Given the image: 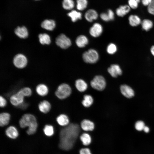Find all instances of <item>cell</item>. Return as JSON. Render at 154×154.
<instances>
[{
  "label": "cell",
  "instance_id": "obj_1",
  "mask_svg": "<svg viewBox=\"0 0 154 154\" xmlns=\"http://www.w3.org/2000/svg\"><path fill=\"white\" fill-rule=\"evenodd\" d=\"M80 131L79 126L71 123L62 129L60 133V147L64 150L70 149L73 146Z\"/></svg>",
  "mask_w": 154,
  "mask_h": 154
},
{
  "label": "cell",
  "instance_id": "obj_2",
  "mask_svg": "<svg viewBox=\"0 0 154 154\" xmlns=\"http://www.w3.org/2000/svg\"><path fill=\"white\" fill-rule=\"evenodd\" d=\"M19 124L21 128L28 127L27 133L29 135L35 133L38 127V123L36 117L33 115L30 114H24L20 119Z\"/></svg>",
  "mask_w": 154,
  "mask_h": 154
},
{
  "label": "cell",
  "instance_id": "obj_3",
  "mask_svg": "<svg viewBox=\"0 0 154 154\" xmlns=\"http://www.w3.org/2000/svg\"><path fill=\"white\" fill-rule=\"evenodd\" d=\"M71 92V88L68 84L62 83L58 86L55 92V94L58 98L62 100L68 97Z\"/></svg>",
  "mask_w": 154,
  "mask_h": 154
},
{
  "label": "cell",
  "instance_id": "obj_4",
  "mask_svg": "<svg viewBox=\"0 0 154 154\" xmlns=\"http://www.w3.org/2000/svg\"><path fill=\"white\" fill-rule=\"evenodd\" d=\"M99 55L97 51L93 49H90L84 52L82 54L84 61L86 63L94 64L99 59Z\"/></svg>",
  "mask_w": 154,
  "mask_h": 154
},
{
  "label": "cell",
  "instance_id": "obj_5",
  "mask_svg": "<svg viewBox=\"0 0 154 154\" xmlns=\"http://www.w3.org/2000/svg\"><path fill=\"white\" fill-rule=\"evenodd\" d=\"M90 85L93 88L98 90L102 91L106 87V82L102 76L97 75L91 81Z\"/></svg>",
  "mask_w": 154,
  "mask_h": 154
},
{
  "label": "cell",
  "instance_id": "obj_6",
  "mask_svg": "<svg viewBox=\"0 0 154 154\" xmlns=\"http://www.w3.org/2000/svg\"><path fill=\"white\" fill-rule=\"evenodd\" d=\"M55 42L58 46L63 49L67 48L72 44L70 39L64 34H61L57 37Z\"/></svg>",
  "mask_w": 154,
  "mask_h": 154
},
{
  "label": "cell",
  "instance_id": "obj_7",
  "mask_svg": "<svg viewBox=\"0 0 154 154\" xmlns=\"http://www.w3.org/2000/svg\"><path fill=\"white\" fill-rule=\"evenodd\" d=\"M14 65L19 68H25L27 63V60L26 56L22 54H18L15 56L13 60Z\"/></svg>",
  "mask_w": 154,
  "mask_h": 154
},
{
  "label": "cell",
  "instance_id": "obj_8",
  "mask_svg": "<svg viewBox=\"0 0 154 154\" xmlns=\"http://www.w3.org/2000/svg\"><path fill=\"white\" fill-rule=\"evenodd\" d=\"M103 31V28L102 25L98 23H95L90 28L89 33L92 37L96 38L100 36Z\"/></svg>",
  "mask_w": 154,
  "mask_h": 154
},
{
  "label": "cell",
  "instance_id": "obj_9",
  "mask_svg": "<svg viewBox=\"0 0 154 154\" xmlns=\"http://www.w3.org/2000/svg\"><path fill=\"white\" fill-rule=\"evenodd\" d=\"M24 97L18 92L11 95L10 98L11 103L15 106H18L24 102Z\"/></svg>",
  "mask_w": 154,
  "mask_h": 154
},
{
  "label": "cell",
  "instance_id": "obj_10",
  "mask_svg": "<svg viewBox=\"0 0 154 154\" xmlns=\"http://www.w3.org/2000/svg\"><path fill=\"white\" fill-rule=\"evenodd\" d=\"M108 71L112 76L116 78L122 74V70L119 66L117 64L111 65L108 69Z\"/></svg>",
  "mask_w": 154,
  "mask_h": 154
},
{
  "label": "cell",
  "instance_id": "obj_11",
  "mask_svg": "<svg viewBox=\"0 0 154 154\" xmlns=\"http://www.w3.org/2000/svg\"><path fill=\"white\" fill-rule=\"evenodd\" d=\"M120 90L121 94L127 98H131L134 95V92L133 89L129 86L126 85H121Z\"/></svg>",
  "mask_w": 154,
  "mask_h": 154
},
{
  "label": "cell",
  "instance_id": "obj_12",
  "mask_svg": "<svg viewBox=\"0 0 154 154\" xmlns=\"http://www.w3.org/2000/svg\"><path fill=\"white\" fill-rule=\"evenodd\" d=\"M14 32L17 36L21 38H26L29 35L28 30L25 26L18 27L15 30Z\"/></svg>",
  "mask_w": 154,
  "mask_h": 154
},
{
  "label": "cell",
  "instance_id": "obj_13",
  "mask_svg": "<svg viewBox=\"0 0 154 154\" xmlns=\"http://www.w3.org/2000/svg\"><path fill=\"white\" fill-rule=\"evenodd\" d=\"M84 17L87 21L91 22L98 18V14L97 11L95 10L90 9L86 12Z\"/></svg>",
  "mask_w": 154,
  "mask_h": 154
},
{
  "label": "cell",
  "instance_id": "obj_14",
  "mask_svg": "<svg viewBox=\"0 0 154 154\" xmlns=\"http://www.w3.org/2000/svg\"><path fill=\"white\" fill-rule=\"evenodd\" d=\"M38 108L40 111L46 114L50 111L51 108V105L50 102L46 100L41 102L38 104Z\"/></svg>",
  "mask_w": 154,
  "mask_h": 154
},
{
  "label": "cell",
  "instance_id": "obj_15",
  "mask_svg": "<svg viewBox=\"0 0 154 154\" xmlns=\"http://www.w3.org/2000/svg\"><path fill=\"white\" fill-rule=\"evenodd\" d=\"M131 9L128 5H121L116 9V13L118 16L123 17L129 12Z\"/></svg>",
  "mask_w": 154,
  "mask_h": 154
},
{
  "label": "cell",
  "instance_id": "obj_16",
  "mask_svg": "<svg viewBox=\"0 0 154 154\" xmlns=\"http://www.w3.org/2000/svg\"><path fill=\"white\" fill-rule=\"evenodd\" d=\"M41 27L47 30L52 31L53 30L56 26L55 21L52 20L46 19L41 23Z\"/></svg>",
  "mask_w": 154,
  "mask_h": 154
},
{
  "label": "cell",
  "instance_id": "obj_17",
  "mask_svg": "<svg viewBox=\"0 0 154 154\" xmlns=\"http://www.w3.org/2000/svg\"><path fill=\"white\" fill-rule=\"evenodd\" d=\"M81 127L84 130L86 131H92L94 128V123L88 119H84L81 123Z\"/></svg>",
  "mask_w": 154,
  "mask_h": 154
},
{
  "label": "cell",
  "instance_id": "obj_18",
  "mask_svg": "<svg viewBox=\"0 0 154 154\" xmlns=\"http://www.w3.org/2000/svg\"><path fill=\"white\" fill-rule=\"evenodd\" d=\"M75 42L79 47H84L88 43V40L85 36L81 35L78 36L76 39Z\"/></svg>",
  "mask_w": 154,
  "mask_h": 154
},
{
  "label": "cell",
  "instance_id": "obj_19",
  "mask_svg": "<svg viewBox=\"0 0 154 154\" xmlns=\"http://www.w3.org/2000/svg\"><path fill=\"white\" fill-rule=\"evenodd\" d=\"M5 133L8 137L13 139L16 138L19 135L17 129L13 126L8 127L5 130Z\"/></svg>",
  "mask_w": 154,
  "mask_h": 154
},
{
  "label": "cell",
  "instance_id": "obj_20",
  "mask_svg": "<svg viewBox=\"0 0 154 154\" xmlns=\"http://www.w3.org/2000/svg\"><path fill=\"white\" fill-rule=\"evenodd\" d=\"M36 90L38 95L42 96H46L48 92V89L47 86L43 84H38L36 87Z\"/></svg>",
  "mask_w": 154,
  "mask_h": 154
},
{
  "label": "cell",
  "instance_id": "obj_21",
  "mask_svg": "<svg viewBox=\"0 0 154 154\" xmlns=\"http://www.w3.org/2000/svg\"><path fill=\"white\" fill-rule=\"evenodd\" d=\"M10 115L8 113L2 112L0 114V126L1 127L7 125L9 122Z\"/></svg>",
  "mask_w": 154,
  "mask_h": 154
},
{
  "label": "cell",
  "instance_id": "obj_22",
  "mask_svg": "<svg viewBox=\"0 0 154 154\" xmlns=\"http://www.w3.org/2000/svg\"><path fill=\"white\" fill-rule=\"evenodd\" d=\"M75 85L77 90L81 92L85 91L88 87L87 83L84 80L81 79H78L76 80Z\"/></svg>",
  "mask_w": 154,
  "mask_h": 154
},
{
  "label": "cell",
  "instance_id": "obj_23",
  "mask_svg": "<svg viewBox=\"0 0 154 154\" xmlns=\"http://www.w3.org/2000/svg\"><path fill=\"white\" fill-rule=\"evenodd\" d=\"M130 25L132 27L137 26L141 23V21L140 17L137 15H131L128 17Z\"/></svg>",
  "mask_w": 154,
  "mask_h": 154
},
{
  "label": "cell",
  "instance_id": "obj_24",
  "mask_svg": "<svg viewBox=\"0 0 154 154\" xmlns=\"http://www.w3.org/2000/svg\"><path fill=\"white\" fill-rule=\"evenodd\" d=\"M38 37L40 43L42 45H48L51 43L50 37L49 35L46 33L40 34L38 35Z\"/></svg>",
  "mask_w": 154,
  "mask_h": 154
},
{
  "label": "cell",
  "instance_id": "obj_25",
  "mask_svg": "<svg viewBox=\"0 0 154 154\" xmlns=\"http://www.w3.org/2000/svg\"><path fill=\"white\" fill-rule=\"evenodd\" d=\"M56 120L59 125L62 126H66L69 123L68 117L64 114H61L58 116Z\"/></svg>",
  "mask_w": 154,
  "mask_h": 154
},
{
  "label": "cell",
  "instance_id": "obj_26",
  "mask_svg": "<svg viewBox=\"0 0 154 154\" xmlns=\"http://www.w3.org/2000/svg\"><path fill=\"white\" fill-rule=\"evenodd\" d=\"M68 15L70 17L72 22H75L82 19V14L80 12L75 10H72L68 13Z\"/></svg>",
  "mask_w": 154,
  "mask_h": 154
},
{
  "label": "cell",
  "instance_id": "obj_27",
  "mask_svg": "<svg viewBox=\"0 0 154 154\" xmlns=\"http://www.w3.org/2000/svg\"><path fill=\"white\" fill-rule=\"evenodd\" d=\"M143 29L146 31H148L153 27V23L150 20L147 19L143 20L141 22Z\"/></svg>",
  "mask_w": 154,
  "mask_h": 154
},
{
  "label": "cell",
  "instance_id": "obj_28",
  "mask_svg": "<svg viewBox=\"0 0 154 154\" xmlns=\"http://www.w3.org/2000/svg\"><path fill=\"white\" fill-rule=\"evenodd\" d=\"M82 102L83 105L85 107H89L93 104V99L92 97L89 95H86L84 96Z\"/></svg>",
  "mask_w": 154,
  "mask_h": 154
},
{
  "label": "cell",
  "instance_id": "obj_29",
  "mask_svg": "<svg viewBox=\"0 0 154 154\" xmlns=\"http://www.w3.org/2000/svg\"><path fill=\"white\" fill-rule=\"evenodd\" d=\"M75 3L73 0H63L62 6L63 8L66 10H70L74 8Z\"/></svg>",
  "mask_w": 154,
  "mask_h": 154
},
{
  "label": "cell",
  "instance_id": "obj_30",
  "mask_svg": "<svg viewBox=\"0 0 154 154\" xmlns=\"http://www.w3.org/2000/svg\"><path fill=\"white\" fill-rule=\"evenodd\" d=\"M80 140L83 144L85 145H89L91 142V138L88 134L85 133L82 134L80 136Z\"/></svg>",
  "mask_w": 154,
  "mask_h": 154
},
{
  "label": "cell",
  "instance_id": "obj_31",
  "mask_svg": "<svg viewBox=\"0 0 154 154\" xmlns=\"http://www.w3.org/2000/svg\"><path fill=\"white\" fill-rule=\"evenodd\" d=\"M76 7L79 11H82L87 7L88 2L87 0H76Z\"/></svg>",
  "mask_w": 154,
  "mask_h": 154
},
{
  "label": "cell",
  "instance_id": "obj_32",
  "mask_svg": "<svg viewBox=\"0 0 154 154\" xmlns=\"http://www.w3.org/2000/svg\"><path fill=\"white\" fill-rule=\"evenodd\" d=\"M43 131L45 135L46 136H51L54 133L53 127L50 125H46L44 127Z\"/></svg>",
  "mask_w": 154,
  "mask_h": 154
},
{
  "label": "cell",
  "instance_id": "obj_33",
  "mask_svg": "<svg viewBox=\"0 0 154 154\" xmlns=\"http://www.w3.org/2000/svg\"><path fill=\"white\" fill-rule=\"evenodd\" d=\"M18 92L22 94L24 97H29L32 94V90L30 88L28 87H25L20 89Z\"/></svg>",
  "mask_w": 154,
  "mask_h": 154
},
{
  "label": "cell",
  "instance_id": "obj_34",
  "mask_svg": "<svg viewBox=\"0 0 154 154\" xmlns=\"http://www.w3.org/2000/svg\"><path fill=\"white\" fill-rule=\"evenodd\" d=\"M117 50L116 46L113 43H110L107 46L106 49L107 52L110 54L115 53Z\"/></svg>",
  "mask_w": 154,
  "mask_h": 154
},
{
  "label": "cell",
  "instance_id": "obj_35",
  "mask_svg": "<svg viewBox=\"0 0 154 154\" xmlns=\"http://www.w3.org/2000/svg\"><path fill=\"white\" fill-rule=\"evenodd\" d=\"M145 126V123L143 121H138L135 124V128L137 130L140 131L143 130Z\"/></svg>",
  "mask_w": 154,
  "mask_h": 154
},
{
  "label": "cell",
  "instance_id": "obj_36",
  "mask_svg": "<svg viewBox=\"0 0 154 154\" xmlns=\"http://www.w3.org/2000/svg\"><path fill=\"white\" fill-rule=\"evenodd\" d=\"M128 5L131 8L133 9H137L138 5V3L136 0H128Z\"/></svg>",
  "mask_w": 154,
  "mask_h": 154
},
{
  "label": "cell",
  "instance_id": "obj_37",
  "mask_svg": "<svg viewBox=\"0 0 154 154\" xmlns=\"http://www.w3.org/2000/svg\"><path fill=\"white\" fill-rule=\"evenodd\" d=\"M147 11L150 14L154 15V0L147 6Z\"/></svg>",
  "mask_w": 154,
  "mask_h": 154
},
{
  "label": "cell",
  "instance_id": "obj_38",
  "mask_svg": "<svg viewBox=\"0 0 154 154\" xmlns=\"http://www.w3.org/2000/svg\"><path fill=\"white\" fill-rule=\"evenodd\" d=\"M100 17L101 19L106 22H108L110 21L107 13H103L100 15Z\"/></svg>",
  "mask_w": 154,
  "mask_h": 154
},
{
  "label": "cell",
  "instance_id": "obj_39",
  "mask_svg": "<svg viewBox=\"0 0 154 154\" xmlns=\"http://www.w3.org/2000/svg\"><path fill=\"white\" fill-rule=\"evenodd\" d=\"M7 104V102L5 98L3 96H0V106L1 108L5 107Z\"/></svg>",
  "mask_w": 154,
  "mask_h": 154
},
{
  "label": "cell",
  "instance_id": "obj_40",
  "mask_svg": "<svg viewBox=\"0 0 154 154\" xmlns=\"http://www.w3.org/2000/svg\"><path fill=\"white\" fill-rule=\"evenodd\" d=\"M107 13L109 17L110 21L113 20L114 18V12L111 9H108Z\"/></svg>",
  "mask_w": 154,
  "mask_h": 154
},
{
  "label": "cell",
  "instance_id": "obj_41",
  "mask_svg": "<svg viewBox=\"0 0 154 154\" xmlns=\"http://www.w3.org/2000/svg\"><path fill=\"white\" fill-rule=\"evenodd\" d=\"M80 154H92L90 149L88 148L81 149L80 151Z\"/></svg>",
  "mask_w": 154,
  "mask_h": 154
},
{
  "label": "cell",
  "instance_id": "obj_42",
  "mask_svg": "<svg viewBox=\"0 0 154 154\" xmlns=\"http://www.w3.org/2000/svg\"><path fill=\"white\" fill-rule=\"evenodd\" d=\"M152 0H141L143 5L145 6H148L151 3Z\"/></svg>",
  "mask_w": 154,
  "mask_h": 154
},
{
  "label": "cell",
  "instance_id": "obj_43",
  "mask_svg": "<svg viewBox=\"0 0 154 154\" xmlns=\"http://www.w3.org/2000/svg\"><path fill=\"white\" fill-rule=\"evenodd\" d=\"M27 106V104L24 103V102L17 107H19L21 109H24L26 108Z\"/></svg>",
  "mask_w": 154,
  "mask_h": 154
},
{
  "label": "cell",
  "instance_id": "obj_44",
  "mask_svg": "<svg viewBox=\"0 0 154 154\" xmlns=\"http://www.w3.org/2000/svg\"><path fill=\"white\" fill-rule=\"evenodd\" d=\"M143 130L145 132L147 133L149 132V129L147 126H145Z\"/></svg>",
  "mask_w": 154,
  "mask_h": 154
},
{
  "label": "cell",
  "instance_id": "obj_45",
  "mask_svg": "<svg viewBox=\"0 0 154 154\" xmlns=\"http://www.w3.org/2000/svg\"><path fill=\"white\" fill-rule=\"evenodd\" d=\"M150 51L151 54L154 56V45L151 46V48Z\"/></svg>",
  "mask_w": 154,
  "mask_h": 154
},
{
  "label": "cell",
  "instance_id": "obj_46",
  "mask_svg": "<svg viewBox=\"0 0 154 154\" xmlns=\"http://www.w3.org/2000/svg\"><path fill=\"white\" fill-rule=\"evenodd\" d=\"M136 1L138 3H139L141 1V0H136Z\"/></svg>",
  "mask_w": 154,
  "mask_h": 154
},
{
  "label": "cell",
  "instance_id": "obj_47",
  "mask_svg": "<svg viewBox=\"0 0 154 154\" xmlns=\"http://www.w3.org/2000/svg\"></svg>",
  "mask_w": 154,
  "mask_h": 154
}]
</instances>
